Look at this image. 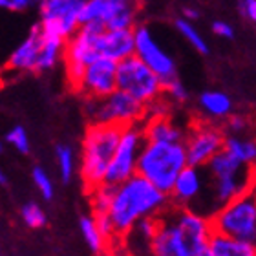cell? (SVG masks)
<instances>
[{"instance_id":"6da1fadb","label":"cell","mask_w":256,"mask_h":256,"mask_svg":"<svg viewBox=\"0 0 256 256\" xmlns=\"http://www.w3.org/2000/svg\"><path fill=\"white\" fill-rule=\"evenodd\" d=\"M214 234L212 218L190 207H178L160 216V229L150 244V256H194L208 247Z\"/></svg>"},{"instance_id":"7a4b0ae2","label":"cell","mask_w":256,"mask_h":256,"mask_svg":"<svg viewBox=\"0 0 256 256\" xmlns=\"http://www.w3.org/2000/svg\"><path fill=\"white\" fill-rule=\"evenodd\" d=\"M170 203V194L136 174L121 185H116L108 214L112 218L116 234L124 236L136 227L139 220L160 216Z\"/></svg>"},{"instance_id":"3957f363","label":"cell","mask_w":256,"mask_h":256,"mask_svg":"<svg viewBox=\"0 0 256 256\" xmlns=\"http://www.w3.org/2000/svg\"><path fill=\"white\" fill-rule=\"evenodd\" d=\"M121 134H123V126L119 124L92 123L86 128L79 163L80 180L86 188L94 190L99 185L106 183L108 166L112 163Z\"/></svg>"},{"instance_id":"277c9868","label":"cell","mask_w":256,"mask_h":256,"mask_svg":"<svg viewBox=\"0 0 256 256\" xmlns=\"http://www.w3.org/2000/svg\"><path fill=\"white\" fill-rule=\"evenodd\" d=\"M187 165L188 156L185 143L146 141L139 156L138 174L154 183L163 192L170 194L178 176Z\"/></svg>"},{"instance_id":"5b68a950","label":"cell","mask_w":256,"mask_h":256,"mask_svg":"<svg viewBox=\"0 0 256 256\" xmlns=\"http://www.w3.org/2000/svg\"><path fill=\"white\" fill-rule=\"evenodd\" d=\"M208 190L207 198L210 200L212 212H216L225 203L238 198L251 187L254 182L251 166L244 165L227 150H222L207 166Z\"/></svg>"},{"instance_id":"8992f818","label":"cell","mask_w":256,"mask_h":256,"mask_svg":"<svg viewBox=\"0 0 256 256\" xmlns=\"http://www.w3.org/2000/svg\"><path fill=\"white\" fill-rule=\"evenodd\" d=\"M216 232L256 244V183L210 216Z\"/></svg>"},{"instance_id":"52a82bcc","label":"cell","mask_w":256,"mask_h":256,"mask_svg":"<svg viewBox=\"0 0 256 256\" xmlns=\"http://www.w3.org/2000/svg\"><path fill=\"white\" fill-rule=\"evenodd\" d=\"M118 88L136 97L144 106L165 96V80L138 55H132L118 64Z\"/></svg>"},{"instance_id":"ba28073f","label":"cell","mask_w":256,"mask_h":256,"mask_svg":"<svg viewBox=\"0 0 256 256\" xmlns=\"http://www.w3.org/2000/svg\"><path fill=\"white\" fill-rule=\"evenodd\" d=\"M86 0H40L38 28L44 37L66 42L82 26V8Z\"/></svg>"},{"instance_id":"9c48e42d","label":"cell","mask_w":256,"mask_h":256,"mask_svg":"<svg viewBox=\"0 0 256 256\" xmlns=\"http://www.w3.org/2000/svg\"><path fill=\"white\" fill-rule=\"evenodd\" d=\"M104 28L96 24H82L64 44V70L70 84L75 86L88 64L101 55V35Z\"/></svg>"},{"instance_id":"30bf717a","label":"cell","mask_w":256,"mask_h":256,"mask_svg":"<svg viewBox=\"0 0 256 256\" xmlns=\"http://www.w3.org/2000/svg\"><path fill=\"white\" fill-rule=\"evenodd\" d=\"M86 110L92 123L119 124V126L138 124L146 116V106L143 102H139L136 97L119 88L102 99H88Z\"/></svg>"},{"instance_id":"8fae6325","label":"cell","mask_w":256,"mask_h":256,"mask_svg":"<svg viewBox=\"0 0 256 256\" xmlns=\"http://www.w3.org/2000/svg\"><path fill=\"white\" fill-rule=\"evenodd\" d=\"M146 138H144L143 124H128L123 126V134L112 158V163L108 166L106 183L110 185H121L138 174L139 156L143 150Z\"/></svg>"},{"instance_id":"7c38bea8","label":"cell","mask_w":256,"mask_h":256,"mask_svg":"<svg viewBox=\"0 0 256 256\" xmlns=\"http://www.w3.org/2000/svg\"><path fill=\"white\" fill-rule=\"evenodd\" d=\"M225 138L227 132L218 123H210L205 119L192 123L185 138L188 165L205 168L225 148Z\"/></svg>"},{"instance_id":"4fadbf2b","label":"cell","mask_w":256,"mask_h":256,"mask_svg":"<svg viewBox=\"0 0 256 256\" xmlns=\"http://www.w3.org/2000/svg\"><path fill=\"white\" fill-rule=\"evenodd\" d=\"M118 64L108 57H99L86 66L74 88L86 99H102L110 96L118 90Z\"/></svg>"},{"instance_id":"5bb4252c","label":"cell","mask_w":256,"mask_h":256,"mask_svg":"<svg viewBox=\"0 0 256 256\" xmlns=\"http://www.w3.org/2000/svg\"><path fill=\"white\" fill-rule=\"evenodd\" d=\"M134 35H136V55L139 59L143 60L148 68L154 70L165 82L178 77L176 60L158 42V38L148 26H144V24L136 26L134 28Z\"/></svg>"},{"instance_id":"9a60e30c","label":"cell","mask_w":256,"mask_h":256,"mask_svg":"<svg viewBox=\"0 0 256 256\" xmlns=\"http://www.w3.org/2000/svg\"><path fill=\"white\" fill-rule=\"evenodd\" d=\"M208 178L203 166L187 165L178 176L176 183L170 190V202L176 207L200 208L202 202L207 200Z\"/></svg>"},{"instance_id":"2e32d148","label":"cell","mask_w":256,"mask_h":256,"mask_svg":"<svg viewBox=\"0 0 256 256\" xmlns=\"http://www.w3.org/2000/svg\"><path fill=\"white\" fill-rule=\"evenodd\" d=\"M42 32L38 24L30 30L26 37L22 38V42L16 46L8 57V68L13 72H37V62L38 55H40V48H42Z\"/></svg>"},{"instance_id":"e0dca14e","label":"cell","mask_w":256,"mask_h":256,"mask_svg":"<svg viewBox=\"0 0 256 256\" xmlns=\"http://www.w3.org/2000/svg\"><path fill=\"white\" fill-rule=\"evenodd\" d=\"M198 110L202 119L220 124L234 114V101L227 92L205 90L198 96Z\"/></svg>"},{"instance_id":"ac0fdd59","label":"cell","mask_w":256,"mask_h":256,"mask_svg":"<svg viewBox=\"0 0 256 256\" xmlns=\"http://www.w3.org/2000/svg\"><path fill=\"white\" fill-rule=\"evenodd\" d=\"M101 55L116 62L136 55L134 30H104L101 35Z\"/></svg>"},{"instance_id":"d6986e66","label":"cell","mask_w":256,"mask_h":256,"mask_svg":"<svg viewBox=\"0 0 256 256\" xmlns=\"http://www.w3.org/2000/svg\"><path fill=\"white\" fill-rule=\"evenodd\" d=\"M146 141H166V143H185L187 130L172 118H148L143 124Z\"/></svg>"},{"instance_id":"ffe728a7","label":"cell","mask_w":256,"mask_h":256,"mask_svg":"<svg viewBox=\"0 0 256 256\" xmlns=\"http://www.w3.org/2000/svg\"><path fill=\"white\" fill-rule=\"evenodd\" d=\"M208 247L216 256H256V244L249 240H240L214 230Z\"/></svg>"},{"instance_id":"44dd1931","label":"cell","mask_w":256,"mask_h":256,"mask_svg":"<svg viewBox=\"0 0 256 256\" xmlns=\"http://www.w3.org/2000/svg\"><path fill=\"white\" fill-rule=\"evenodd\" d=\"M230 156L247 166H256V136L252 134H227L225 148Z\"/></svg>"},{"instance_id":"7402d4cb","label":"cell","mask_w":256,"mask_h":256,"mask_svg":"<svg viewBox=\"0 0 256 256\" xmlns=\"http://www.w3.org/2000/svg\"><path fill=\"white\" fill-rule=\"evenodd\" d=\"M116 0H86L82 8V24H96L106 30L114 15Z\"/></svg>"},{"instance_id":"603a6c76","label":"cell","mask_w":256,"mask_h":256,"mask_svg":"<svg viewBox=\"0 0 256 256\" xmlns=\"http://www.w3.org/2000/svg\"><path fill=\"white\" fill-rule=\"evenodd\" d=\"M42 37H44V35H42ZM64 44H66V42H62V40H57V38L44 37L42 48H40V55H38V62H37V72H38V74L52 72L54 68H57V64L62 62Z\"/></svg>"},{"instance_id":"cb8c5ba5","label":"cell","mask_w":256,"mask_h":256,"mask_svg":"<svg viewBox=\"0 0 256 256\" xmlns=\"http://www.w3.org/2000/svg\"><path fill=\"white\" fill-rule=\"evenodd\" d=\"M79 230H80L82 240H84V244L88 246V249H90L92 252L99 254V252L104 251L108 238L101 232L96 218H94V214H90V216H80Z\"/></svg>"},{"instance_id":"d4e9b609","label":"cell","mask_w":256,"mask_h":256,"mask_svg":"<svg viewBox=\"0 0 256 256\" xmlns=\"http://www.w3.org/2000/svg\"><path fill=\"white\" fill-rule=\"evenodd\" d=\"M174 26H176L178 33H180V35H182V37L185 38L188 44H190L192 48L196 50L198 54H202V55L208 54L207 40H205V37L202 35V32L194 26V22H190V20H187V18L180 16V18H176V20H174Z\"/></svg>"},{"instance_id":"484cf974","label":"cell","mask_w":256,"mask_h":256,"mask_svg":"<svg viewBox=\"0 0 256 256\" xmlns=\"http://www.w3.org/2000/svg\"><path fill=\"white\" fill-rule=\"evenodd\" d=\"M55 161L59 170L60 182L70 183L75 174V152L70 144H57L55 146Z\"/></svg>"},{"instance_id":"4316f807","label":"cell","mask_w":256,"mask_h":256,"mask_svg":"<svg viewBox=\"0 0 256 256\" xmlns=\"http://www.w3.org/2000/svg\"><path fill=\"white\" fill-rule=\"evenodd\" d=\"M158 229H160V216H150V218L139 220L136 227L128 234H132L141 246H144L150 251V244L154 240Z\"/></svg>"},{"instance_id":"83f0119b","label":"cell","mask_w":256,"mask_h":256,"mask_svg":"<svg viewBox=\"0 0 256 256\" xmlns=\"http://www.w3.org/2000/svg\"><path fill=\"white\" fill-rule=\"evenodd\" d=\"M114 190H116V185H110V183H102L97 188H94L90 196L92 202V214H101L108 212L110 210V205H112V198Z\"/></svg>"},{"instance_id":"f1b7e54d","label":"cell","mask_w":256,"mask_h":256,"mask_svg":"<svg viewBox=\"0 0 256 256\" xmlns=\"http://www.w3.org/2000/svg\"><path fill=\"white\" fill-rule=\"evenodd\" d=\"M20 220H22V224L26 225V227H30V229H40V227H44L46 222H48L44 208L35 202H28L22 205Z\"/></svg>"},{"instance_id":"f546056e","label":"cell","mask_w":256,"mask_h":256,"mask_svg":"<svg viewBox=\"0 0 256 256\" xmlns=\"http://www.w3.org/2000/svg\"><path fill=\"white\" fill-rule=\"evenodd\" d=\"M32 180H33V185L37 187L38 194L44 198V200H52L55 194V187H54V182H52V178L48 176V172L44 170L42 166H33L32 170Z\"/></svg>"},{"instance_id":"4dcf8cb0","label":"cell","mask_w":256,"mask_h":256,"mask_svg":"<svg viewBox=\"0 0 256 256\" xmlns=\"http://www.w3.org/2000/svg\"><path fill=\"white\" fill-rule=\"evenodd\" d=\"M6 143L11 144L16 152H20V154H28L30 150H32V144H30V136H28L26 128L20 126V124H16L10 130V132L6 134Z\"/></svg>"},{"instance_id":"1f68e13d","label":"cell","mask_w":256,"mask_h":256,"mask_svg":"<svg viewBox=\"0 0 256 256\" xmlns=\"http://www.w3.org/2000/svg\"><path fill=\"white\" fill-rule=\"evenodd\" d=\"M165 97L172 104H183V102L188 101V90L185 88L182 80L174 77V79L165 82Z\"/></svg>"},{"instance_id":"d6a6232c","label":"cell","mask_w":256,"mask_h":256,"mask_svg":"<svg viewBox=\"0 0 256 256\" xmlns=\"http://www.w3.org/2000/svg\"><path fill=\"white\" fill-rule=\"evenodd\" d=\"M225 132L227 134H247L251 130V119L246 114H232L225 121Z\"/></svg>"},{"instance_id":"836d02e7","label":"cell","mask_w":256,"mask_h":256,"mask_svg":"<svg viewBox=\"0 0 256 256\" xmlns=\"http://www.w3.org/2000/svg\"><path fill=\"white\" fill-rule=\"evenodd\" d=\"M40 0H0V10L10 13H22L38 8Z\"/></svg>"},{"instance_id":"e575fe53","label":"cell","mask_w":256,"mask_h":256,"mask_svg":"<svg viewBox=\"0 0 256 256\" xmlns=\"http://www.w3.org/2000/svg\"><path fill=\"white\" fill-rule=\"evenodd\" d=\"M172 112V102L165 96L160 97L158 101L150 102L146 106V116L148 118H170Z\"/></svg>"},{"instance_id":"d590c367","label":"cell","mask_w":256,"mask_h":256,"mask_svg":"<svg viewBox=\"0 0 256 256\" xmlns=\"http://www.w3.org/2000/svg\"><path fill=\"white\" fill-rule=\"evenodd\" d=\"M94 218H96L97 225H99V229H101V232L106 236V238H112V236L116 234V229H114V224H112L110 214H108V212L94 214Z\"/></svg>"},{"instance_id":"8d00e7d4","label":"cell","mask_w":256,"mask_h":256,"mask_svg":"<svg viewBox=\"0 0 256 256\" xmlns=\"http://www.w3.org/2000/svg\"><path fill=\"white\" fill-rule=\"evenodd\" d=\"M212 33L220 38H232L234 37V28L225 20H214L212 22Z\"/></svg>"},{"instance_id":"74e56055","label":"cell","mask_w":256,"mask_h":256,"mask_svg":"<svg viewBox=\"0 0 256 256\" xmlns=\"http://www.w3.org/2000/svg\"><path fill=\"white\" fill-rule=\"evenodd\" d=\"M238 10L244 15V18L252 24H256V0H240Z\"/></svg>"},{"instance_id":"f35d334b","label":"cell","mask_w":256,"mask_h":256,"mask_svg":"<svg viewBox=\"0 0 256 256\" xmlns=\"http://www.w3.org/2000/svg\"><path fill=\"white\" fill-rule=\"evenodd\" d=\"M183 18H187V20L194 22L200 18V11L196 10V8H190V6H187V8H183Z\"/></svg>"},{"instance_id":"ab89813d","label":"cell","mask_w":256,"mask_h":256,"mask_svg":"<svg viewBox=\"0 0 256 256\" xmlns=\"http://www.w3.org/2000/svg\"><path fill=\"white\" fill-rule=\"evenodd\" d=\"M8 183H10V178L4 172V168H0V187H8Z\"/></svg>"},{"instance_id":"60d3db41","label":"cell","mask_w":256,"mask_h":256,"mask_svg":"<svg viewBox=\"0 0 256 256\" xmlns=\"http://www.w3.org/2000/svg\"><path fill=\"white\" fill-rule=\"evenodd\" d=\"M194 256H216V254H214V251L210 249V247H205V249H202V251H198Z\"/></svg>"},{"instance_id":"b9f144b4","label":"cell","mask_w":256,"mask_h":256,"mask_svg":"<svg viewBox=\"0 0 256 256\" xmlns=\"http://www.w3.org/2000/svg\"><path fill=\"white\" fill-rule=\"evenodd\" d=\"M2 150H4V143H2V141H0V152H2Z\"/></svg>"},{"instance_id":"7bdbcfd3","label":"cell","mask_w":256,"mask_h":256,"mask_svg":"<svg viewBox=\"0 0 256 256\" xmlns=\"http://www.w3.org/2000/svg\"><path fill=\"white\" fill-rule=\"evenodd\" d=\"M0 256H2V252H0Z\"/></svg>"}]
</instances>
